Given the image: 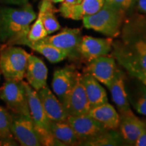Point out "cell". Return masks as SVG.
I'll return each instance as SVG.
<instances>
[{"label": "cell", "instance_id": "e0dca14e", "mask_svg": "<svg viewBox=\"0 0 146 146\" xmlns=\"http://www.w3.org/2000/svg\"><path fill=\"white\" fill-rule=\"evenodd\" d=\"M113 102L116 106L120 114H127L132 112L126 92L124 76L120 70H116L114 79L109 87Z\"/></svg>", "mask_w": 146, "mask_h": 146}, {"label": "cell", "instance_id": "5bb4252c", "mask_svg": "<svg viewBox=\"0 0 146 146\" xmlns=\"http://www.w3.org/2000/svg\"><path fill=\"white\" fill-rule=\"evenodd\" d=\"M78 72L70 67L57 69L54 71L52 87L61 103L64 101L77 79Z\"/></svg>", "mask_w": 146, "mask_h": 146}, {"label": "cell", "instance_id": "ffe728a7", "mask_svg": "<svg viewBox=\"0 0 146 146\" xmlns=\"http://www.w3.org/2000/svg\"><path fill=\"white\" fill-rule=\"evenodd\" d=\"M50 128L53 136L64 145L80 144L75 133L66 121L54 122L50 120Z\"/></svg>", "mask_w": 146, "mask_h": 146}, {"label": "cell", "instance_id": "30bf717a", "mask_svg": "<svg viewBox=\"0 0 146 146\" xmlns=\"http://www.w3.org/2000/svg\"><path fill=\"white\" fill-rule=\"evenodd\" d=\"M66 122L72 128L80 144L87 139L108 130L89 114L76 116H68Z\"/></svg>", "mask_w": 146, "mask_h": 146}, {"label": "cell", "instance_id": "9c48e42d", "mask_svg": "<svg viewBox=\"0 0 146 146\" xmlns=\"http://www.w3.org/2000/svg\"><path fill=\"white\" fill-rule=\"evenodd\" d=\"M62 104L68 116H76L89 113L90 107L81 74H78L75 85Z\"/></svg>", "mask_w": 146, "mask_h": 146}, {"label": "cell", "instance_id": "7c38bea8", "mask_svg": "<svg viewBox=\"0 0 146 146\" xmlns=\"http://www.w3.org/2000/svg\"><path fill=\"white\" fill-rule=\"evenodd\" d=\"M88 62L87 72L109 88L116 71L114 58L106 55L95 58Z\"/></svg>", "mask_w": 146, "mask_h": 146}, {"label": "cell", "instance_id": "836d02e7", "mask_svg": "<svg viewBox=\"0 0 146 146\" xmlns=\"http://www.w3.org/2000/svg\"><path fill=\"white\" fill-rule=\"evenodd\" d=\"M142 76H145V77H146V71H145V72H143V73H141V74H140L139 75L137 76V78H139L142 77Z\"/></svg>", "mask_w": 146, "mask_h": 146}, {"label": "cell", "instance_id": "1f68e13d", "mask_svg": "<svg viewBox=\"0 0 146 146\" xmlns=\"http://www.w3.org/2000/svg\"><path fill=\"white\" fill-rule=\"evenodd\" d=\"M139 79L141 80V82L143 83V84L144 85V86L146 87V77H145V76H142V77L139 78Z\"/></svg>", "mask_w": 146, "mask_h": 146}, {"label": "cell", "instance_id": "6da1fadb", "mask_svg": "<svg viewBox=\"0 0 146 146\" xmlns=\"http://www.w3.org/2000/svg\"><path fill=\"white\" fill-rule=\"evenodd\" d=\"M36 18L29 3L21 6L0 5V46L23 45Z\"/></svg>", "mask_w": 146, "mask_h": 146}, {"label": "cell", "instance_id": "9a60e30c", "mask_svg": "<svg viewBox=\"0 0 146 146\" xmlns=\"http://www.w3.org/2000/svg\"><path fill=\"white\" fill-rule=\"evenodd\" d=\"M47 73V68L43 60L33 54H29L25 74L29 85L36 91L46 86Z\"/></svg>", "mask_w": 146, "mask_h": 146}, {"label": "cell", "instance_id": "d6986e66", "mask_svg": "<svg viewBox=\"0 0 146 146\" xmlns=\"http://www.w3.org/2000/svg\"><path fill=\"white\" fill-rule=\"evenodd\" d=\"M88 114L108 130H116L119 127L120 115L108 102L91 108Z\"/></svg>", "mask_w": 146, "mask_h": 146}, {"label": "cell", "instance_id": "5b68a950", "mask_svg": "<svg viewBox=\"0 0 146 146\" xmlns=\"http://www.w3.org/2000/svg\"><path fill=\"white\" fill-rule=\"evenodd\" d=\"M0 98L5 102L11 112L31 116L23 81L5 80L0 88Z\"/></svg>", "mask_w": 146, "mask_h": 146}, {"label": "cell", "instance_id": "f35d334b", "mask_svg": "<svg viewBox=\"0 0 146 146\" xmlns=\"http://www.w3.org/2000/svg\"><path fill=\"white\" fill-rule=\"evenodd\" d=\"M0 47H1V46H0ZM2 48H3V47H2Z\"/></svg>", "mask_w": 146, "mask_h": 146}, {"label": "cell", "instance_id": "d590c367", "mask_svg": "<svg viewBox=\"0 0 146 146\" xmlns=\"http://www.w3.org/2000/svg\"><path fill=\"white\" fill-rule=\"evenodd\" d=\"M1 71H0V80H1Z\"/></svg>", "mask_w": 146, "mask_h": 146}, {"label": "cell", "instance_id": "484cf974", "mask_svg": "<svg viewBox=\"0 0 146 146\" xmlns=\"http://www.w3.org/2000/svg\"><path fill=\"white\" fill-rule=\"evenodd\" d=\"M106 0H82L79 5L83 18L96 13L102 8Z\"/></svg>", "mask_w": 146, "mask_h": 146}, {"label": "cell", "instance_id": "4316f807", "mask_svg": "<svg viewBox=\"0 0 146 146\" xmlns=\"http://www.w3.org/2000/svg\"><path fill=\"white\" fill-rule=\"evenodd\" d=\"M135 107L138 113L146 116V87L145 86L141 88V96L139 98Z\"/></svg>", "mask_w": 146, "mask_h": 146}, {"label": "cell", "instance_id": "2e32d148", "mask_svg": "<svg viewBox=\"0 0 146 146\" xmlns=\"http://www.w3.org/2000/svg\"><path fill=\"white\" fill-rule=\"evenodd\" d=\"M119 127L123 140L131 145H134L139 135L146 128L145 124L137 117L133 112L130 114L121 115Z\"/></svg>", "mask_w": 146, "mask_h": 146}, {"label": "cell", "instance_id": "83f0119b", "mask_svg": "<svg viewBox=\"0 0 146 146\" xmlns=\"http://www.w3.org/2000/svg\"><path fill=\"white\" fill-rule=\"evenodd\" d=\"M133 1L134 0H106L108 3L123 11L129 9Z\"/></svg>", "mask_w": 146, "mask_h": 146}, {"label": "cell", "instance_id": "277c9868", "mask_svg": "<svg viewBox=\"0 0 146 146\" xmlns=\"http://www.w3.org/2000/svg\"><path fill=\"white\" fill-rule=\"evenodd\" d=\"M29 55L21 47H3L0 51V71L6 79L23 81L28 65Z\"/></svg>", "mask_w": 146, "mask_h": 146}, {"label": "cell", "instance_id": "f546056e", "mask_svg": "<svg viewBox=\"0 0 146 146\" xmlns=\"http://www.w3.org/2000/svg\"><path fill=\"white\" fill-rule=\"evenodd\" d=\"M134 145L146 146V128L139 135L135 142Z\"/></svg>", "mask_w": 146, "mask_h": 146}, {"label": "cell", "instance_id": "ba28073f", "mask_svg": "<svg viewBox=\"0 0 146 146\" xmlns=\"http://www.w3.org/2000/svg\"><path fill=\"white\" fill-rule=\"evenodd\" d=\"M79 29H64L59 33L47 35L36 42L51 45L64 52L68 57H74L78 54L77 49L82 39Z\"/></svg>", "mask_w": 146, "mask_h": 146}, {"label": "cell", "instance_id": "7a4b0ae2", "mask_svg": "<svg viewBox=\"0 0 146 146\" xmlns=\"http://www.w3.org/2000/svg\"><path fill=\"white\" fill-rule=\"evenodd\" d=\"M125 11L115 8L106 1L96 13L83 18L84 27L112 38L120 34Z\"/></svg>", "mask_w": 146, "mask_h": 146}, {"label": "cell", "instance_id": "8d00e7d4", "mask_svg": "<svg viewBox=\"0 0 146 146\" xmlns=\"http://www.w3.org/2000/svg\"><path fill=\"white\" fill-rule=\"evenodd\" d=\"M1 49H3V48H2V47H0V51L1 50Z\"/></svg>", "mask_w": 146, "mask_h": 146}, {"label": "cell", "instance_id": "d6a6232c", "mask_svg": "<svg viewBox=\"0 0 146 146\" xmlns=\"http://www.w3.org/2000/svg\"><path fill=\"white\" fill-rule=\"evenodd\" d=\"M52 3H62L64 0H50Z\"/></svg>", "mask_w": 146, "mask_h": 146}, {"label": "cell", "instance_id": "44dd1931", "mask_svg": "<svg viewBox=\"0 0 146 146\" xmlns=\"http://www.w3.org/2000/svg\"><path fill=\"white\" fill-rule=\"evenodd\" d=\"M23 45H27L33 50L43 55L49 62L53 64L60 62L68 57L64 52L52 45L36 41H31L28 39L24 41Z\"/></svg>", "mask_w": 146, "mask_h": 146}, {"label": "cell", "instance_id": "4dcf8cb0", "mask_svg": "<svg viewBox=\"0 0 146 146\" xmlns=\"http://www.w3.org/2000/svg\"><path fill=\"white\" fill-rule=\"evenodd\" d=\"M138 8L141 12L146 14V0H139Z\"/></svg>", "mask_w": 146, "mask_h": 146}, {"label": "cell", "instance_id": "4fadbf2b", "mask_svg": "<svg viewBox=\"0 0 146 146\" xmlns=\"http://www.w3.org/2000/svg\"><path fill=\"white\" fill-rule=\"evenodd\" d=\"M37 94L45 114L51 121H66L68 114L66 112L62 104L47 85L37 91Z\"/></svg>", "mask_w": 146, "mask_h": 146}, {"label": "cell", "instance_id": "8992f818", "mask_svg": "<svg viewBox=\"0 0 146 146\" xmlns=\"http://www.w3.org/2000/svg\"><path fill=\"white\" fill-rule=\"evenodd\" d=\"M116 56L120 63L136 77L146 71L145 40H135L126 50L123 48L118 52Z\"/></svg>", "mask_w": 146, "mask_h": 146}, {"label": "cell", "instance_id": "603a6c76", "mask_svg": "<svg viewBox=\"0 0 146 146\" xmlns=\"http://www.w3.org/2000/svg\"><path fill=\"white\" fill-rule=\"evenodd\" d=\"M121 135L115 130H107L82 141L80 145L88 146H114L124 145Z\"/></svg>", "mask_w": 146, "mask_h": 146}, {"label": "cell", "instance_id": "cb8c5ba5", "mask_svg": "<svg viewBox=\"0 0 146 146\" xmlns=\"http://www.w3.org/2000/svg\"><path fill=\"white\" fill-rule=\"evenodd\" d=\"M12 114L0 106V145H18L10 130Z\"/></svg>", "mask_w": 146, "mask_h": 146}, {"label": "cell", "instance_id": "d4e9b609", "mask_svg": "<svg viewBox=\"0 0 146 146\" xmlns=\"http://www.w3.org/2000/svg\"><path fill=\"white\" fill-rule=\"evenodd\" d=\"M47 35H48L43 26V21H42L41 14L39 12L37 18H36L35 22L29 30L28 39L31 41H36L42 39Z\"/></svg>", "mask_w": 146, "mask_h": 146}, {"label": "cell", "instance_id": "74e56055", "mask_svg": "<svg viewBox=\"0 0 146 146\" xmlns=\"http://www.w3.org/2000/svg\"><path fill=\"white\" fill-rule=\"evenodd\" d=\"M145 127H146V123H145Z\"/></svg>", "mask_w": 146, "mask_h": 146}, {"label": "cell", "instance_id": "7402d4cb", "mask_svg": "<svg viewBox=\"0 0 146 146\" xmlns=\"http://www.w3.org/2000/svg\"><path fill=\"white\" fill-rule=\"evenodd\" d=\"M56 12L57 10L50 0H42L39 12L41 14L43 26L47 35L52 34L61 29V26L55 16Z\"/></svg>", "mask_w": 146, "mask_h": 146}, {"label": "cell", "instance_id": "f1b7e54d", "mask_svg": "<svg viewBox=\"0 0 146 146\" xmlns=\"http://www.w3.org/2000/svg\"><path fill=\"white\" fill-rule=\"evenodd\" d=\"M29 3V0H0V5L21 6Z\"/></svg>", "mask_w": 146, "mask_h": 146}, {"label": "cell", "instance_id": "52a82bcc", "mask_svg": "<svg viewBox=\"0 0 146 146\" xmlns=\"http://www.w3.org/2000/svg\"><path fill=\"white\" fill-rule=\"evenodd\" d=\"M10 130L18 143L23 146L43 145L40 136L36 132L31 117L27 115L11 112Z\"/></svg>", "mask_w": 146, "mask_h": 146}, {"label": "cell", "instance_id": "e575fe53", "mask_svg": "<svg viewBox=\"0 0 146 146\" xmlns=\"http://www.w3.org/2000/svg\"><path fill=\"white\" fill-rule=\"evenodd\" d=\"M76 1H77V3H78V4H80V3H81L82 0H76Z\"/></svg>", "mask_w": 146, "mask_h": 146}, {"label": "cell", "instance_id": "8fae6325", "mask_svg": "<svg viewBox=\"0 0 146 146\" xmlns=\"http://www.w3.org/2000/svg\"><path fill=\"white\" fill-rule=\"evenodd\" d=\"M112 38H96L91 36H82L78 46V54L89 62L100 56L108 55L112 50Z\"/></svg>", "mask_w": 146, "mask_h": 146}, {"label": "cell", "instance_id": "3957f363", "mask_svg": "<svg viewBox=\"0 0 146 146\" xmlns=\"http://www.w3.org/2000/svg\"><path fill=\"white\" fill-rule=\"evenodd\" d=\"M28 99L29 111L34 127L45 146L64 145L53 136L50 128V120L45 114L38 96L37 91L24 81Z\"/></svg>", "mask_w": 146, "mask_h": 146}, {"label": "cell", "instance_id": "ac0fdd59", "mask_svg": "<svg viewBox=\"0 0 146 146\" xmlns=\"http://www.w3.org/2000/svg\"><path fill=\"white\" fill-rule=\"evenodd\" d=\"M82 81L90 110L108 102L107 93L99 81L88 72L82 75Z\"/></svg>", "mask_w": 146, "mask_h": 146}]
</instances>
